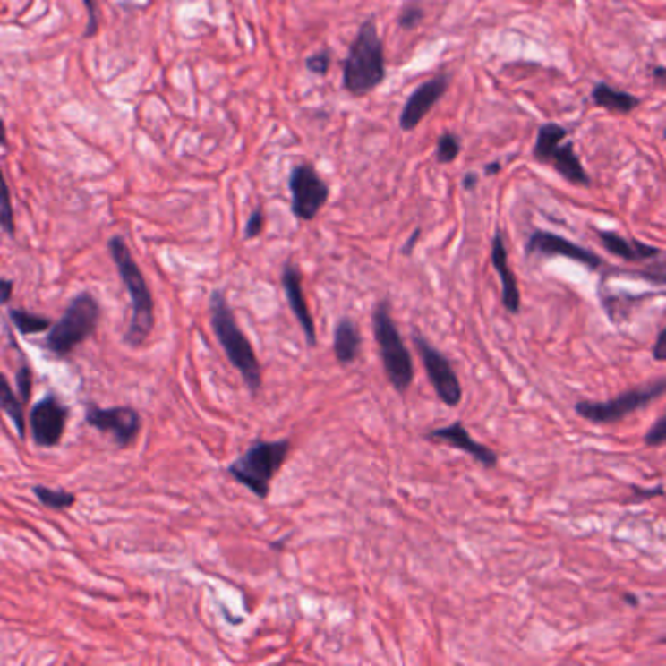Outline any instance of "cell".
<instances>
[{
    "mask_svg": "<svg viewBox=\"0 0 666 666\" xmlns=\"http://www.w3.org/2000/svg\"><path fill=\"white\" fill-rule=\"evenodd\" d=\"M559 175H561L565 180L571 182L575 186H590V178L586 175V170L580 163V158L575 150L573 143H561L550 157V163Z\"/></svg>",
    "mask_w": 666,
    "mask_h": 666,
    "instance_id": "cell-19",
    "label": "cell"
},
{
    "mask_svg": "<svg viewBox=\"0 0 666 666\" xmlns=\"http://www.w3.org/2000/svg\"><path fill=\"white\" fill-rule=\"evenodd\" d=\"M289 192H292V211L301 221H313L330 196L329 184L309 163H301L292 170Z\"/></svg>",
    "mask_w": 666,
    "mask_h": 666,
    "instance_id": "cell-9",
    "label": "cell"
},
{
    "mask_svg": "<svg viewBox=\"0 0 666 666\" xmlns=\"http://www.w3.org/2000/svg\"><path fill=\"white\" fill-rule=\"evenodd\" d=\"M525 256H563L568 258V260H575L578 264H583L590 270H600L604 266V260L602 256H598L594 251L586 249V246H580L573 241L565 239L561 235H555L550 231H534L528 236V243H525Z\"/></svg>",
    "mask_w": 666,
    "mask_h": 666,
    "instance_id": "cell-11",
    "label": "cell"
},
{
    "mask_svg": "<svg viewBox=\"0 0 666 666\" xmlns=\"http://www.w3.org/2000/svg\"><path fill=\"white\" fill-rule=\"evenodd\" d=\"M448 86H449L448 74H436V77L416 86L413 94L408 96L399 117V125L403 132H413V129L418 127V124L424 120L430 110H432L440 102V98L446 94Z\"/></svg>",
    "mask_w": 666,
    "mask_h": 666,
    "instance_id": "cell-13",
    "label": "cell"
},
{
    "mask_svg": "<svg viewBox=\"0 0 666 666\" xmlns=\"http://www.w3.org/2000/svg\"><path fill=\"white\" fill-rule=\"evenodd\" d=\"M0 408L13 418V423L18 430V436L24 438L26 432V416H24V403L20 397L13 391V387L8 385L6 378L0 373Z\"/></svg>",
    "mask_w": 666,
    "mask_h": 666,
    "instance_id": "cell-22",
    "label": "cell"
},
{
    "mask_svg": "<svg viewBox=\"0 0 666 666\" xmlns=\"http://www.w3.org/2000/svg\"><path fill=\"white\" fill-rule=\"evenodd\" d=\"M100 319V305L92 294L84 292L74 297L63 317L53 322L47 332V346L57 356H67L86 338L94 335Z\"/></svg>",
    "mask_w": 666,
    "mask_h": 666,
    "instance_id": "cell-6",
    "label": "cell"
},
{
    "mask_svg": "<svg viewBox=\"0 0 666 666\" xmlns=\"http://www.w3.org/2000/svg\"><path fill=\"white\" fill-rule=\"evenodd\" d=\"M305 67L309 73H313V74H327L330 67V53L327 49L313 53V56H309L305 59Z\"/></svg>",
    "mask_w": 666,
    "mask_h": 666,
    "instance_id": "cell-28",
    "label": "cell"
},
{
    "mask_svg": "<svg viewBox=\"0 0 666 666\" xmlns=\"http://www.w3.org/2000/svg\"><path fill=\"white\" fill-rule=\"evenodd\" d=\"M666 440V416H659L657 423H654L649 432L645 434V446L647 448H659L664 444Z\"/></svg>",
    "mask_w": 666,
    "mask_h": 666,
    "instance_id": "cell-29",
    "label": "cell"
},
{
    "mask_svg": "<svg viewBox=\"0 0 666 666\" xmlns=\"http://www.w3.org/2000/svg\"><path fill=\"white\" fill-rule=\"evenodd\" d=\"M86 423L104 434H110L117 448L132 446L139 436V430H141V416L132 406H89Z\"/></svg>",
    "mask_w": 666,
    "mask_h": 666,
    "instance_id": "cell-10",
    "label": "cell"
},
{
    "mask_svg": "<svg viewBox=\"0 0 666 666\" xmlns=\"http://www.w3.org/2000/svg\"><path fill=\"white\" fill-rule=\"evenodd\" d=\"M664 344H666V330L661 329L659 337H657V340H654V346H653V358L657 362H664V358H666Z\"/></svg>",
    "mask_w": 666,
    "mask_h": 666,
    "instance_id": "cell-33",
    "label": "cell"
},
{
    "mask_svg": "<svg viewBox=\"0 0 666 666\" xmlns=\"http://www.w3.org/2000/svg\"><path fill=\"white\" fill-rule=\"evenodd\" d=\"M633 494H636V500H641V499H653V497H662V485H659L657 489H641V487H631Z\"/></svg>",
    "mask_w": 666,
    "mask_h": 666,
    "instance_id": "cell-34",
    "label": "cell"
},
{
    "mask_svg": "<svg viewBox=\"0 0 666 666\" xmlns=\"http://www.w3.org/2000/svg\"><path fill=\"white\" fill-rule=\"evenodd\" d=\"M34 494L38 497V500L43 504V507H47L51 510H67V508L73 507L74 500H77V499H74L73 492L56 491V489H49V487H43V485H36Z\"/></svg>",
    "mask_w": 666,
    "mask_h": 666,
    "instance_id": "cell-24",
    "label": "cell"
},
{
    "mask_svg": "<svg viewBox=\"0 0 666 666\" xmlns=\"http://www.w3.org/2000/svg\"><path fill=\"white\" fill-rule=\"evenodd\" d=\"M623 600H626L631 608H637L639 606V598L633 596V594H623Z\"/></svg>",
    "mask_w": 666,
    "mask_h": 666,
    "instance_id": "cell-40",
    "label": "cell"
},
{
    "mask_svg": "<svg viewBox=\"0 0 666 666\" xmlns=\"http://www.w3.org/2000/svg\"><path fill=\"white\" fill-rule=\"evenodd\" d=\"M362 348V332L358 322L350 317H342L335 327V340H332V350L338 363L350 365L358 360Z\"/></svg>",
    "mask_w": 666,
    "mask_h": 666,
    "instance_id": "cell-18",
    "label": "cell"
},
{
    "mask_svg": "<svg viewBox=\"0 0 666 666\" xmlns=\"http://www.w3.org/2000/svg\"><path fill=\"white\" fill-rule=\"evenodd\" d=\"M10 297H13V282L0 278V303H6Z\"/></svg>",
    "mask_w": 666,
    "mask_h": 666,
    "instance_id": "cell-35",
    "label": "cell"
},
{
    "mask_svg": "<svg viewBox=\"0 0 666 666\" xmlns=\"http://www.w3.org/2000/svg\"><path fill=\"white\" fill-rule=\"evenodd\" d=\"M209 315L215 337H218L221 348L227 354L233 368L241 373L244 385L256 395L262 389V368L258 362L252 344L244 337L241 327L236 325L233 309L227 303L223 292H213L209 299Z\"/></svg>",
    "mask_w": 666,
    "mask_h": 666,
    "instance_id": "cell-3",
    "label": "cell"
},
{
    "mask_svg": "<svg viewBox=\"0 0 666 666\" xmlns=\"http://www.w3.org/2000/svg\"><path fill=\"white\" fill-rule=\"evenodd\" d=\"M264 225H266V215L262 208H256L251 213L249 221H246L244 225V239H254V236L260 235L264 231Z\"/></svg>",
    "mask_w": 666,
    "mask_h": 666,
    "instance_id": "cell-30",
    "label": "cell"
},
{
    "mask_svg": "<svg viewBox=\"0 0 666 666\" xmlns=\"http://www.w3.org/2000/svg\"><path fill=\"white\" fill-rule=\"evenodd\" d=\"M385 46L375 26V20L368 18L354 38L348 57L344 61L342 82L344 89L354 98L373 92L385 81Z\"/></svg>",
    "mask_w": 666,
    "mask_h": 666,
    "instance_id": "cell-2",
    "label": "cell"
},
{
    "mask_svg": "<svg viewBox=\"0 0 666 666\" xmlns=\"http://www.w3.org/2000/svg\"><path fill=\"white\" fill-rule=\"evenodd\" d=\"M0 145L6 147L8 145V135H6V125L3 122V117H0Z\"/></svg>",
    "mask_w": 666,
    "mask_h": 666,
    "instance_id": "cell-38",
    "label": "cell"
},
{
    "mask_svg": "<svg viewBox=\"0 0 666 666\" xmlns=\"http://www.w3.org/2000/svg\"><path fill=\"white\" fill-rule=\"evenodd\" d=\"M8 315H10V320H13V325L24 337L38 335V332H43L51 327V320L47 317L28 313V311H21V309H10Z\"/></svg>",
    "mask_w": 666,
    "mask_h": 666,
    "instance_id": "cell-23",
    "label": "cell"
},
{
    "mask_svg": "<svg viewBox=\"0 0 666 666\" xmlns=\"http://www.w3.org/2000/svg\"><path fill=\"white\" fill-rule=\"evenodd\" d=\"M282 286H284V292H286L287 305H289V309H292V313L295 315L301 330H303L305 342L309 344V346H315V344H317L315 320H313V315H311V311H309L303 287H301V272L297 270V266L292 260H287L286 266H284Z\"/></svg>",
    "mask_w": 666,
    "mask_h": 666,
    "instance_id": "cell-14",
    "label": "cell"
},
{
    "mask_svg": "<svg viewBox=\"0 0 666 666\" xmlns=\"http://www.w3.org/2000/svg\"><path fill=\"white\" fill-rule=\"evenodd\" d=\"M666 391V380L659 378L637 389H629L610 401H578L575 405V413L588 423L596 424H611L623 421V418L649 406L653 401L661 399Z\"/></svg>",
    "mask_w": 666,
    "mask_h": 666,
    "instance_id": "cell-7",
    "label": "cell"
},
{
    "mask_svg": "<svg viewBox=\"0 0 666 666\" xmlns=\"http://www.w3.org/2000/svg\"><path fill=\"white\" fill-rule=\"evenodd\" d=\"M16 383H18V393L21 403L30 401L31 397V370L24 363L16 373Z\"/></svg>",
    "mask_w": 666,
    "mask_h": 666,
    "instance_id": "cell-31",
    "label": "cell"
},
{
    "mask_svg": "<svg viewBox=\"0 0 666 666\" xmlns=\"http://www.w3.org/2000/svg\"><path fill=\"white\" fill-rule=\"evenodd\" d=\"M424 20V8L416 3V0H411V3H406L403 6V10L399 13V26L405 30V31H411L414 30L421 21Z\"/></svg>",
    "mask_w": 666,
    "mask_h": 666,
    "instance_id": "cell-27",
    "label": "cell"
},
{
    "mask_svg": "<svg viewBox=\"0 0 666 666\" xmlns=\"http://www.w3.org/2000/svg\"><path fill=\"white\" fill-rule=\"evenodd\" d=\"M567 139V129L559 124H543L537 129L535 145H534V157L537 163L547 165L553 150L561 145Z\"/></svg>",
    "mask_w": 666,
    "mask_h": 666,
    "instance_id": "cell-21",
    "label": "cell"
},
{
    "mask_svg": "<svg viewBox=\"0 0 666 666\" xmlns=\"http://www.w3.org/2000/svg\"><path fill=\"white\" fill-rule=\"evenodd\" d=\"M426 438L438 440V442H446L449 446H454L456 449L465 451V454H469L473 459L479 461V464L487 469L497 467L499 464V456L494 454V449H491L489 446L481 444V442H475V440H473L471 434L467 432L464 423H454L449 426L430 430Z\"/></svg>",
    "mask_w": 666,
    "mask_h": 666,
    "instance_id": "cell-15",
    "label": "cell"
},
{
    "mask_svg": "<svg viewBox=\"0 0 666 666\" xmlns=\"http://www.w3.org/2000/svg\"><path fill=\"white\" fill-rule=\"evenodd\" d=\"M69 408L61 405L56 397L47 395L34 405L30 413L31 440L39 448H53L61 442L67 426Z\"/></svg>",
    "mask_w": 666,
    "mask_h": 666,
    "instance_id": "cell-12",
    "label": "cell"
},
{
    "mask_svg": "<svg viewBox=\"0 0 666 666\" xmlns=\"http://www.w3.org/2000/svg\"><path fill=\"white\" fill-rule=\"evenodd\" d=\"M491 262H492L494 272H497L499 278H500L504 309H507L508 313H512V315L520 313V305H522L520 289H518V282H516V276L512 272V268L508 264V251H507V244H504V236H502L500 231H497L492 236Z\"/></svg>",
    "mask_w": 666,
    "mask_h": 666,
    "instance_id": "cell-16",
    "label": "cell"
},
{
    "mask_svg": "<svg viewBox=\"0 0 666 666\" xmlns=\"http://www.w3.org/2000/svg\"><path fill=\"white\" fill-rule=\"evenodd\" d=\"M289 451H292L289 440H276V442L256 440L241 457L233 461L227 473L236 482L264 500L270 494L272 479L282 469Z\"/></svg>",
    "mask_w": 666,
    "mask_h": 666,
    "instance_id": "cell-4",
    "label": "cell"
},
{
    "mask_svg": "<svg viewBox=\"0 0 666 666\" xmlns=\"http://www.w3.org/2000/svg\"><path fill=\"white\" fill-rule=\"evenodd\" d=\"M0 227H3V231H6L10 236H14L16 233L13 198H10V188L6 184L3 170H0Z\"/></svg>",
    "mask_w": 666,
    "mask_h": 666,
    "instance_id": "cell-25",
    "label": "cell"
},
{
    "mask_svg": "<svg viewBox=\"0 0 666 666\" xmlns=\"http://www.w3.org/2000/svg\"><path fill=\"white\" fill-rule=\"evenodd\" d=\"M107 251H110L129 299H132V319H129V327L125 330V344L141 346L149 338L150 330L155 329L153 295H150L141 268L137 266L132 251H129L122 236H112L110 243H107Z\"/></svg>",
    "mask_w": 666,
    "mask_h": 666,
    "instance_id": "cell-1",
    "label": "cell"
},
{
    "mask_svg": "<svg viewBox=\"0 0 666 666\" xmlns=\"http://www.w3.org/2000/svg\"><path fill=\"white\" fill-rule=\"evenodd\" d=\"M479 184V175L477 172H467V175L464 176V180H461V186H464V190H475Z\"/></svg>",
    "mask_w": 666,
    "mask_h": 666,
    "instance_id": "cell-36",
    "label": "cell"
},
{
    "mask_svg": "<svg viewBox=\"0 0 666 666\" xmlns=\"http://www.w3.org/2000/svg\"><path fill=\"white\" fill-rule=\"evenodd\" d=\"M418 236H421V229H416V231H413V235H411V239H408L406 241V244L403 246V254L405 256H411L413 254V251H414V246H416V243H418Z\"/></svg>",
    "mask_w": 666,
    "mask_h": 666,
    "instance_id": "cell-37",
    "label": "cell"
},
{
    "mask_svg": "<svg viewBox=\"0 0 666 666\" xmlns=\"http://www.w3.org/2000/svg\"><path fill=\"white\" fill-rule=\"evenodd\" d=\"M461 153V141L459 137L454 135V133H444L442 137L438 139V145H436V160L438 163H451V160H456Z\"/></svg>",
    "mask_w": 666,
    "mask_h": 666,
    "instance_id": "cell-26",
    "label": "cell"
},
{
    "mask_svg": "<svg viewBox=\"0 0 666 666\" xmlns=\"http://www.w3.org/2000/svg\"><path fill=\"white\" fill-rule=\"evenodd\" d=\"M82 4L86 6V13H89V26H86L84 38H94L96 31H98V18H96V4H94V0H82Z\"/></svg>",
    "mask_w": 666,
    "mask_h": 666,
    "instance_id": "cell-32",
    "label": "cell"
},
{
    "mask_svg": "<svg viewBox=\"0 0 666 666\" xmlns=\"http://www.w3.org/2000/svg\"><path fill=\"white\" fill-rule=\"evenodd\" d=\"M373 335L380 348V358L387 380L399 393H405L414 381V362L411 352L395 325L389 311V301H380L371 315Z\"/></svg>",
    "mask_w": 666,
    "mask_h": 666,
    "instance_id": "cell-5",
    "label": "cell"
},
{
    "mask_svg": "<svg viewBox=\"0 0 666 666\" xmlns=\"http://www.w3.org/2000/svg\"><path fill=\"white\" fill-rule=\"evenodd\" d=\"M500 168H502V165H500V163H491V165H487V166H485V175H489V176L497 175V172H500Z\"/></svg>",
    "mask_w": 666,
    "mask_h": 666,
    "instance_id": "cell-39",
    "label": "cell"
},
{
    "mask_svg": "<svg viewBox=\"0 0 666 666\" xmlns=\"http://www.w3.org/2000/svg\"><path fill=\"white\" fill-rule=\"evenodd\" d=\"M600 243L604 244V249L611 252L614 256L621 258V260L628 262H641V260H653V258H659L662 254L661 249L651 244H645L641 241H633L626 239L619 233L614 231H596Z\"/></svg>",
    "mask_w": 666,
    "mask_h": 666,
    "instance_id": "cell-17",
    "label": "cell"
},
{
    "mask_svg": "<svg viewBox=\"0 0 666 666\" xmlns=\"http://www.w3.org/2000/svg\"><path fill=\"white\" fill-rule=\"evenodd\" d=\"M593 102L598 107H604V110L611 114H623V115L631 114L639 106V98H636V96L629 92L618 90L614 89V86H610L606 82H598L594 86Z\"/></svg>",
    "mask_w": 666,
    "mask_h": 666,
    "instance_id": "cell-20",
    "label": "cell"
},
{
    "mask_svg": "<svg viewBox=\"0 0 666 666\" xmlns=\"http://www.w3.org/2000/svg\"><path fill=\"white\" fill-rule=\"evenodd\" d=\"M653 74H654V79H657V81H664L666 71H664V67H657V69L653 71Z\"/></svg>",
    "mask_w": 666,
    "mask_h": 666,
    "instance_id": "cell-41",
    "label": "cell"
},
{
    "mask_svg": "<svg viewBox=\"0 0 666 666\" xmlns=\"http://www.w3.org/2000/svg\"><path fill=\"white\" fill-rule=\"evenodd\" d=\"M413 342L418 356H421L424 363L426 375L434 387L438 399L448 406H457L461 399H464V387H461L457 373L454 371V365H451L446 354L440 352L418 330H413Z\"/></svg>",
    "mask_w": 666,
    "mask_h": 666,
    "instance_id": "cell-8",
    "label": "cell"
}]
</instances>
